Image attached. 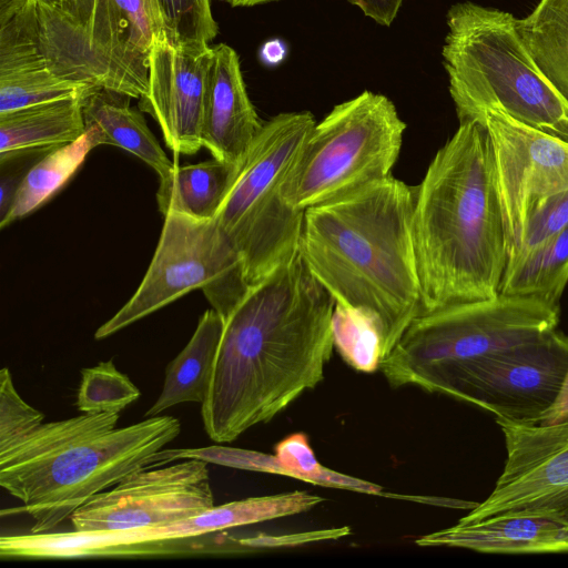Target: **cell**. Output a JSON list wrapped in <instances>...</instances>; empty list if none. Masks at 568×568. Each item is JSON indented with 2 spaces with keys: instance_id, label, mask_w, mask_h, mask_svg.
I'll list each match as a JSON object with an SVG mask.
<instances>
[{
  "instance_id": "cell-36",
  "label": "cell",
  "mask_w": 568,
  "mask_h": 568,
  "mask_svg": "<svg viewBox=\"0 0 568 568\" xmlns=\"http://www.w3.org/2000/svg\"><path fill=\"white\" fill-rule=\"evenodd\" d=\"M357 7L365 17L382 27H390L398 16L404 0H347Z\"/></svg>"
},
{
  "instance_id": "cell-31",
  "label": "cell",
  "mask_w": 568,
  "mask_h": 568,
  "mask_svg": "<svg viewBox=\"0 0 568 568\" xmlns=\"http://www.w3.org/2000/svg\"><path fill=\"white\" fill-rule=\"evenodd\" d=\"M164 33L174 43L205 48L216 37L211 0H158Z\"/></svg>"
},
{
  "instance_id": "cell-7",
  "label": "cell",
  "mask_w": 568,
  "mask_h": 568,
  "mask_svg": "<svg viewBox=\"0 0 568 568\" xmlns=\"http://www.w3.org/2000/svg\"><path fill=\"white\" fill-rule=\"evenodd\" d=\"M40 47L64 77L140 99L153 40L164 31L158 0L38 1Z\"/></svg>"
},
{
  "instance_id": "cell-38",
  "label": "cell",
  "mask_w": 568,
  "mask_h": 568,
  "mask_svg": "<svg viewBox=\"0 0 568 568\" xmlns=\"http://www.w3.org/2000/svg\"><path fill=\"white\" fill-rule=\"evenodd\" d=\"M568 418V373L554 405L541 416L539 424H552Z\"/></svg>"
},
{
  "instance_id": "cell-1",
  "label": "cell",
  "mask_w": 568,
  "mask_h": 568,
  "mask_svg": "<svg viewBox=\"0 0 568 568\" xmlns=\"http://www.w3.org/2000/svg\"><path fill=\"white\" fill-rule=\"evenodd\" d=\"M334 306L298 253L248 290L224 321L201 407L210 439L235 440L321 383Z\"/></svg>"
},
{
  "instance_id": "cell-8",
  "label": "cell",
  "mask_w": 568,
  "mask_h": 568,
  "mask_svg": "<svg viewBox=\"0 0 568 568\" xmlns=\"http://www.w3.org/2000/svg\"><path fill=\"white\" fill-rule=\"evenodd\" d=\"M180 433L173 416L146 417L73 442L41 460L0 468V485L23 504L33 520L30 532H48L95 495L149 468Z\"/></svg>"
},
{
  "instance_id": "cell-13",
  "label": "cell",
  "mask_w": 568,
  "mask_h": 568,
  "mask_svg": "<svg viewBox=\"0 0 568 568\" xmlns=\"http://www.w3.org/2000/svg\"><path fill=\"white\" fill-rule=\"evenodd\" d=\"M213 506L207 463L190 458L131 473L79 507L70 520L78 531L154 527Z\"/></svg>"
},
{
  "instance_id": "cell-6",
  "label": "cell",
  "mask_w": 568,
  "mask_h": 568,
  "mask_svg": "<svg viewBox=\"0 0 568 568\" xmlns=\"http://www.w3.org/2000/svg\"><path fill=\"white\" fill-rule=\"evenodd\" d=\"M316 124L310 111L264 122L215 220L241 257L250 287L297 254L304 212L284 197V184Z\"/></svg>"
},
{
  "instance_id": "cell-18",
  "label": "cell",
  "mask_w": 568,
  "mask_h": 568,
  "mask_svg": "<svg viewBox=\"0 0 568 568\" xmlns=\"http://www.w3.org/2000/svg\"><path fill=\"white\" fill-rule=\"evenodd\" d=\"M131 98L102 87L91 90L83 99L85 130L94 148L101 144L119 146L164 178L174 164L160 146L142 113L131 108Z\"/></svg>"
},
{
  "instance_id": "cell-23",
  "label": "cell",
  "mask_w": 568,
  "mask_h": 568,
  "mask_svg": "<svg viewBox=\"0 0 568 568\" xmlns=\"http://www.w3.org/2000/svg\"><path fill=\"white\" fill-rule=\"evenodd\" d=\"M517 30L535 63L568 102V0H540Z\"/></svg>"
},
{
  "instance_id": "cell-25",
  "label": "cell",
  "mask_w": 568,
  "mask_h": 568,
  "mask_svg": "<svg viewBox=\"0 0 568 568\" xmlns=\"http://www.w3.org/2000/svg\"><path fill=\"white\" fill-rule=\"evenodd\" d=\"M94 148L88 131L77 141L61 145L42 158L27 174L1 227L38 209L77 172Z\"/></svg>"
},
{
  "instance_id": "cell-30",
  "label": "cell",
  "mask_w": 568,
  "mask_h": 568,
  "mask_svg": "<svg viewBox=\"0 0 568 568\" xmlns=\"http://www.w3.org/2000/svg\"><path fill=\"white\" fill-rule=\"evenodd\" d=\"M140 389L112 361L81 371L75 405L81 413H120L140 397Z\"/></svg>"
},
{
  "instance_id": "cell-37",
  "label": "cell",
  "mask_w": 568,
  "mask_h": 568,
  "mask_svg": "<svg viewBox=\"0 0 568 568\" xmlns=\"http://www.w3.org/2000/svg\"><path fill=\"white\" fill-rule=\"evenodd\" d=\"M287 44L278 38L265 41L258 50V59L266 67H276L287 57Z\"/></svg>"
},
{
  "instance_id": "cell-22",
  "label": "cell",
  "mask_w": 568,
  "mask_h": 568,
  "mask_svg": "<svg viewBox=\"0 0 568 568\" xmlns=\"http://www.w3.org/2000/svg\"><path fill=\"white\" fill-rule=\"evenodd\" d=\"M323 498L304 490L250 497L213 506L192 517L162 526L166 539L200 537L229 528L258 524L307 511Z\"/></svg>"
},
{
  "instance_id": "cell-5",
  "label": "cell",
  "mask_w": 568,
  "mask_h": 568,
  "mask_svg": "<svg viewBox=\"0 0 568 568\" xmlns=\"http://www.w3.org/2000/svg\"><path fill=\"white\" fill-rule=\"evenodd\" d=\"M560 305L499 293L487 300L424 312L407 326L379 369L393 387L438 393L463 366L557 328Z\"/></svg>"
},
{
  "instance_id": "cell-20",
  "label": "cell",
  "mask_w": 568,
  "mask_h": 568,
  "mask_svg": "<svg viewBox=\"0 0 568 568\" xmlns=\"http://www.w3.org/2000/svg\"><path fill=\"white\" fill-rule=\"evenodd\" d=\"M241 164L212 159L179 166L160 178L159 210L165 216L179 213L196 220L215 219L237 179Z\"/></svg>"
},
{
  "instance_id": "cell-11",
  "label": "cell",
  "mask_w": 568,
  "mask_h": 568,
  "mask_svg": "<svg viewBox=\"0 0 568 568\" xmlns=\"http://www.w3.org/2000/svg\"><path fill=\"white\" fill-rule=\"evenodd\" d=\"M568 373V335L538 338L480 357L452 374L438 393L474 404L496 418L537 424Z\"/></svg>"
},
{
  "instance_id": "cell-28",
  "label": "cell",
  "mask_w": 568,
  "mask_h": 568,
  "mask_svg": "<svg viewBox=\"0 0 568 568\" xmlns=\"http://www.w3.org/2000/svg\"><path fill=\"white\" fill-rule=\"evenodd\" d=\"M334 347L358 372L373 373L383 361V341L376 324L364 313L335 304L332 315Z\"/></svg>"
},
{
  "instance_id": "cell-32",
  "label": "cell",
  "mask_w": 568,
  "mask_h": 568,
  "mask_svg": "<svg viewBox=\"0 0 568 568\" xmlns=\"http://www.w3.org/2000/svg\"><path fill=\"white\" fill-rule=\"evenodd\" d=\"M568 226V189L539 200L528 212L508 263L529 253ZM507 263V264H508Z\"/></svg>"
},
{
  "instance_id": "cell-33",
  "label": "cell",
  "mask_w": 568,
  "mask_h": 568,
  "mask_svg": "<svg viewBox=\"0 0 568 568\" xmlns=\"http://www.w3.org/2000/svg\"><path fill=\"white\" fill-rule=\"evenodd\" d=\"M44 415L18 394L9 368L0 371V452H3L39 427Z\"/></svg>"
},
{
  "instance_id": "cell-14",
  "label": "cell",
  "mask_w": 568,
  "mask_h": 568,
  "mask_svg": "<svg viewBox=\"0 0 568 568\" xmlns=\"http://www.w3.org/2000/svg\"><path fill=\"white\" fill-rule=\"evenodd\" d=\"M476 120L486 126L491 142L509 258L529 210L539 200L568 189V141L496 110Z\"/></svg>"
},
{
  "instance_id": "cell-3",
  "label": "cell",
  "mask_w": 568,
  "mask_h": 568,
  "mask_svg": "<svg viewBox=\"0 0 568 568\" xmlns=\"http://www.w3.org/2000/svg\"><path fill=\"white\" fill-rule=\"evenodd\" d=\"M413 239L422 313L499 294L507 235L491 142L479 120L459 122L416 186Z\"/></svg>"
},
{
  "instance_id": "cell-35",
  "label": "cell",
  "mask_w": 568,
  "mask_h": 568,
  "mask_svg": "<svg viewBox=\"0 0 568 568\" xmlns=\"http://www.w3.org/2000/svg\"><path fill=\"white\" fill-rule=\"evenodd\" d=\"M349 534L348 527L321 529L308 532L271 536L260 534L254 537L239 539V542L248 551L255 549H271L280 547H292L312 541L338 539Z\"/></svg>"
},
{
  "instance_id": "cell-40",
  "label": "cell",
  "mask_w": 568,
  "mask_h": 568,
  "mask_svg": "<svg viewBox=\"0 0 568 568\" xmlns=\"http://www.w3.org/2000/svg\"><path fill=\"white\" fill-rule=\"evenodd\" d=\"M38 1L44 6L53 8V7L61 4L65 0H38Z\"/></svg>"
},
{
  "instance_id": "cell-29",
  "label": "cell",
  "mask_w": 568,
  "mask_h": 568,
  "mask_svg": "<svg viewBox=\"0 0 568 568\" xmlns=\"http://www.w3.org/2000/svg\"><path fill=\"white\" fill-rule=\"evenodd\" d=\"M275 456L283 466L284 476L310 484L347 489L369 495H383V487L348 476L320 464L303 433L292 434L275 446Z\"/></svg>"
},
{
  "instance_id": "cell-26",
  "label": "cell",
  "mask_w": 568,
  "mask_h": 568,
  "mask_svg": "<svg viewBox=\"0 0 568 568\" xmlns=\"http://www.w3.org/2000/svg\"><path fill=\"white\" fill-rule=\"evenodd\" d=\"M119 413L88 414L42 423L12 447L0 452V468H13L47 458L79 439L116 427Z\"/></svg>"
},
{
  "instance_id": "cell-34",
  "label": "cell",
  "mask_w": 568,
  "mask_h": 568,
  "mask_svg": "<svg viewBox=\"0 0 568 568\" xmlns=\"http://www.w3.org/2000/svg\"><path fill=\"white\" fill-rule=\"evenodd\" d=\"M58 146L0 152V224L10 213L17 192L29 171Z\"/></svg>"
},
{
  "instance_id": "cell-9",
  "label": "cell",
  "mask_w": 568,
  "mask_h": 568,
  "mask_svg": "<svg viewBox=\"0 0 568 568\" xmlns=\"http://www.w3.org/2000/svg\"><path fill=\"white\" fill-rule=\"evenodd\" d=\"M406 123L384 94L368 90L316 122L284 184L295 209L349 196L392 175Z\"/></svg>"
},
{
  "instance_id": "cell-21",
  "label": "cell",
  "mask_w": 568,
  "mask_h": 568,
  "mask_svg": "<svg viewBox=\"0 0 568 568\" xmlns=\"http://www.w3.org/2000/svg\"><path fill=\"white\" fill-rule=\"evenodd\" d=\"M84 97L63 98L0 113V152L61 146L77 141L87 131Z\"/></svg>"
},
{
  "instance_id": "cell-16",
  "label": "cell",
  "mask_w": 568,
  "mask_h": 568,
  "mask_svg": "<svg viewBox=\"0 0 568 568\" xmlns=\"http://www.w3.org/2000/svg\"><path fill=\"white\" fill-rule=\"evenodd\" d=\"M212 48L201 142L214 159L241 164L264 122L248 98L236 51L225 43Z\"/></svg>"
},
{
  "instance_id": "cell-10",
  "label": "cell",
  "mask_w": 568,
  "mask_h": 568,
  "mask_svg": "<svg viewBox=\"0 0 568 568\" xmlns=\"http://www.w3.org/2000/svg\"><path fill=\"white\" fill-rule=\"evenodd\" d=\"M196 288L225 321L251 287L240 255L215 219L169 213L136 292L94 338H105Z\"/></svg>"
},
{
  "instance_id": "cell-27",
  "label": "cell",
  "mask_w": 568,
  "mask_h": 568,
  "mask_svg": "<svg viewBox=\"0 0 568 568\" xmlns=\"http://www.w3.org/2000/svg\"><path fill=\"white\" fill-rule=\"evenodd\" d=\"M95 88L74 82L50 68L0 74V113L87 94Z\"/></svg>"
},
{
  "instance_id": "cell-15",
  "label": "cell",
  "mask_w": 568,
  "mask_h": 568,
  "mask_svg": "<svg viewBox=\"0 0 568 568\" xmlns=\"http://www.w3.org/2000/svg\"><path fill=\"white\" fill-rule=\"evenodd\" d=\"M213 48L172 42L164 31L152 43L148 90L139 109L158 122L165 144L175 153L194 154L202 148L203 102Z\"/></svg>"
},
{
  "instance_id": "cell-4",
  "label": "cell",
  "mask_w": 568,
  "mask_h": 568,
  "mask_svg": "<svg viewBox=\"0 0 568 568\" xmlns=\"http://www.w3.org/2000/svg\"><path fill=\"white\" fill-rule=\"evenodd\" d=\"M446 24L442 59L459 122L496 110L568 141V102L535 63L517 18L464 1L448 9Z\"/></svg>"
},
{
  "instance_id": "cell-19",
  "label": "cell",
  "mask_w": 568,
  "mask_h": 568,
  "mask_svg": "<svg viewBox=\"0 0 568 568\" xmlns=\"http://www.w3.org/2000/svg\"><path fill=\"white\" fill-rule=\"evenodd\" d=\"M223 328L224 321L213 308L201 315L186 346L168 364L162 392L145 417L158 416L181 403L205 402Z\"/></svg>"
},
{
  "instance_id": "cell-17",
  "label": "cell",
  "mask_w": 568,
  "mask_h": 568,
  "mask_svg": "<svg viewBox=\"0 0 568 568\" xmlns=\"http://www.w3.org/2000/svg\"><path fill=\"white\" fill-rule=\"evenodd\" d=\"M423 547H457L486 554L568 552V525L537 516L489 517L425 535Z\"/></svg>"
},
{
  "instance_id": "cell-2",
  "label": "cell",
  "mask_w": 568,
  "mask_h": 568,
  "mask_svg": "<svg viewBox=\"0 0 568 568\" xmlns=\"http://www.w3.org/2000/svg\"><path fill=\"white\" fill-rule=\"evenodd\" d=\"M416 186L393 175L304 211L297 253L335 304L377 326L383 359L422 313L413 239Z\"/></svg>"
},
{
  "instance_id": "cell-39",
  "label": "cell",
  "mask_w": 568,
  "mask_h": 568,
  "mask_svg": "<svg viewBox=\"0 0 568 568\" xmlns=\"http://www.w3.org/2000/svg\"><path fill=\"white\" fill-rule=\"evenodd\" d=\"M230 4L231 7H254L258 4H265L270 2H275L280 0H222Z\"/></svg>"
},
{
  "instance_id": "cell-24",
  "label": "cell",
  "mask_w": 568,
  "mask_h": 568,
  "mask_svg": "<svg viewBox=\"0 0 568 568\" xmlns=\"http://www.w3.org/2000/svg\"><path fill=\"white\" fill-rule=\"evenodd\" d=\"M568 283V226L507 264L499 293L535 296L560 305Z\"/></svg>"
},
{
  "instance_id": "cell-12",
  "label": "cell",
  "mask_w": 568,
  "mask_h": 568,
  "mask_svg": "<svg viewBox=\"0 0 568 568\" xmlns=\"http://www.w3.org/2000/svg\"><path fill=\"white\" fill-rule=\"evenodd\" d=\"M496 423L507 450L503 473L491 494L459 521L537 516L568 525V418L552 424Z\"/></svg>"
}]
</instances>
